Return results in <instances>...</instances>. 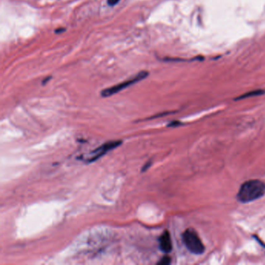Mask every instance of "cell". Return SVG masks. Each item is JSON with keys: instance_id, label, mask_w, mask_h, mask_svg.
Returning <instances> with one entry per match:
<instances>
[{"instance_id": "6da1fadb", "label": "cell", "mask_w": 265, "mask_h": 265, "mask_svg": "<svg viewBox=\"0 0 265 265\" xmlns=\"http://www.w3.org/2000/svg\"><path fill=\"white\" fill-rule=\"evenodd\" d=\"M265 194V183L260 180H250L241 185L237 199L242 203H248L260 198Z\"/></svg>"}, {"instance_id": "7a4b0ae2", "label": "cell", "mask_w": 265, "mask_h": 265, "mask_svg": "<svg viewBox=\"0 0 265 265\" xmlns=\"http://www.w3.org/2000/svg\"><path fill=\"white\" fill-rule=\"evenodd\" d=\"M183 242L188 251L194 254H202L205 252V245L201 240L197 232L193 229H188L182 235Z\"/></svg>"}, {"instance_id": "3957f363", "label": "cell", "mask_w": 265, "mask_h": 265, "mask_svg": "<svg viewBox=\"0 0 265 265\" xmlns=\"http://www.w3.org/2000/svg\"><path fill=\"white\" fill-rule=\"evenodd\" d=\"M149 76V72L147 71H141L136 75H135L133 77L130 78V79H127V80L124 81L122 83L117 84L115 86H110V87L104 89L101 91L100 95L103 97H108L110 96H113L114 94L118 93L121 92V90L126 89L128 86H131V85L135 84L136 83H139V81L145 79L146 77Z\"/></svg>"}, {"instance_id": "277c9868", "label": "cell", "mask_w": 265, "mask_h": 265, "mask_svg": "<svg viewBox=\"0 0 265 265\" xmlns=\"http://www.w3.org/2000/svg\"><path fill=\"white\" fill-rule=\"evenodd\" d=\"M121 144H122V141L121 140L110 141V142H106V143L103 144L102 146H99L98 148L94 149L93 151H92V152L89 153V157L85 159V162H86V164L93 163V162L97 161V159L101 158L102 156H104V155H106L108 152L116 149L117 147L121 146Z\"/></svg>"}, {"instance_id": "5b68a950", "label": "cell", "mask_w": 265, "mask_h": 265, "mask_svg": "<svg viewBox=\"0 0 265 265\" xmlns=\"http://www.w3.org/2000/svg\"><path fill=\"white\" fill-rule=\"evenodd\" d=\"M159 245L162 251L166 254H168L173 249V244H172L171 236L168 231H164L163 234L159 238Z\"/></svg>"}, {"instance_id": "8992f818", "label": "cell", "mask_w": 265, "mask_h": 265, "mask_svg": "<svg viewBox=\"0 0 265 265\" xmlns=\"http://www.w3.org/2000/svg\"><path fill=\"white\" fill-rule=\"evenodd\" d=\"M263 93H264V92H263V90H254V91H251V92L247 93H244L243 95L240 96V97H238V98H236V100H241V99L248 98V97H254V96L262 95V94H263Z\"/></svg>"}, {"instance_id": "52a82bcc", "label": "cell", "mask_w": 265, "mask_h": 265, "mask_svg": "<svg viewBox=\"0 0 265 265\" xmlns=\"http://www.w3.org/2000/svg\"><path fill=\"white\" fill-rule=\"evenodd\" d=\"M170 262H171V259H170V257H168V256H165V257H163V258H162L157 263L161 265H167V264H170Z\"/></svg>"}, {"instance_id": "ba28073f", "label": "cell", "mask_w": 265, "mask_h": 265, "mask_svg": "<svg viewBox=\"0 0 265 265\" xmlns=\"http://www.w3.org/2000/svg\"><path fill=\"white\" fill-rule=\"evenodd\" d=\"M121 0H107V4L110 6H114L117 5Z\"/></svg>"}, {"instance_id": "9c48e42d", "label": "cell", "mask_w": 265, "mask_h": 265, "mask_svg": "<svg viewBox=\"0 0 265 265\" xmlns=\"http://www.w3.org/2000/svg\"><path fill=\"white\" fill-rule=\"evenodd\" d=\"M151 164H152V162H151V161L147 162V163H146V164H145L144 166H143V167H142V172L146 171V170H148V168H149V167H150V165H151Z\"/></svg>"}, {"instance_id": "30bf717a", "label": "cell", "mask_w": 265, "mask_h": 265, "mask_svg": "<svg viewBox=\"0 0 265 265\" xmlns=\"http://www.w3.org/2000/svg\"><path fill=\"white\" fill-rule=\"evenodd\" d=\"M181 125V123L180 122V121H173V122H171L170 125H168V127H175V126H178V125Z\"/></svg>"}, {"instance_id": "8fae6325", "label": "cell", "mask_w": 265, "mask_h": 265, "mask_svg": "<svg viewBox=\"0 0 265 265\" xmlns=\"http://www.w3.org/2000/svg\"><path fill=\"white\" fill-rule=\"evenodd\" d=\"M64 31H65V29L62 27H60V28H58V29L55 30V34H62V33H63Z\"/></svg>"}, {"instance_id": "7c38bea8", "label": "cell", "mask_w": 265, "mask_h": 265, "mask_svg": "<svg viewBox=\"0 0 265 265\" xmlns=\"http://www.w3.org/2000/svg\"><path fill=\"white\" fill-rule=\"evenodd\" d=\"M51 79H52V77H51V76H48V77H47L45 79H44V80L42 81V84H45L46 83H48V81L50 80Z\"/></svg>"}]
</instances>
